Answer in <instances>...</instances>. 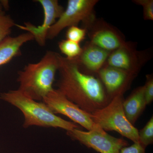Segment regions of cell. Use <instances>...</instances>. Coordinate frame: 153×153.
Returning <instances> with one entry per match:
<instances>
[{"label": "cell", "instance_id": "obj_1", "mask_svg": "<svg viewBox=\"0 0 153 153\" xmlns=\"http://www.w3.org/2000/svg\"><path fill=\"white\" fill-rule=\"evenodd\" d=\"M58 71L57 89L85 112L92 113L111 100L99 79L81 71L74 60L60 55Z\"/></svg>", "mask_w": 153, "mask_h": 153}, {"label": "cell", "instance_id": "obj_21", "mask_svg": "<svg viewBox=\"0 0 153 153\" xmlns=\"http://www.w3.org/2000/svg\"><path fill=\"white\" fill-rule=\"evenodd\" d=\"M146 148L139 143H134L131 146L123 148L119 153H146Z\"/></svg>", "mask_w": 153, "mask_h": 153}, {"label": "cell", "instance_id": "obj_22", "mask_svg": "<svg viewBox=\"0 0 153 153\" xmlns=\"http://www.w3.org/2000/svg\"><path fill=\"white\" fill-rule=\"evenodd\" d=\"M0 4L2 7L3 9L7 10L9 8V1L6 0H1L0 1Z\"/></svg>", "mask_w": 153, "mask_h": 153}, {"label": "cell", "instance_id": "obj_5", "mask_svg": "<svg viewBox=\"0 0 153 153\" xmlns=\"http://www.w3.org/2000/svg\"><path fill=\"white\" fill-rule=\"evenodd\" d=\"M97 0H68L67 7L50 28L47 39L52 40L66 28L77 26L82 22L88 30L95 22L94 9Z\"/></svg>", "mask_w": 153, "mask_h": 153}, {"label": "cell", "instance_id": "obj_13", "mask_svg": "<svg viewBox=\"0 0 153 153\" xmlns=\"http://www.w3.org/2000/svg\"><path fill=\"white\" fill-rule=\"evenodd\" d=\"M34 40L29 33H23L14 37H7L0 44V66L10 62L21 55V48L25 44Z\"/></svg>", "mask_w": 153, "mask_h": 153}, {"label": "cell", "instance_id": "obj_10", "mask_svg": "<svg viewBox=\"0 0 153 153\" xmlns=\"http://www.w3.org/2000/svg\"><path fill=\"white\" fill-rule=\"evenodd\" d=\"M144 53L137 51L134 45L127 44L111 52L105 65L137 74L146 61Z\"/></svg>", "mask_w": 153, "mask_h": 153}, {"label": "cell", "instance_id": "obj_17", "mask_svg": "<svg viewBox=\"0 0 153 153\" xmlns=\"http://www.w3.org/2000/svg\"><path fill=\"white\" fill-rule=\"evenodd\" d=\"M16 25L10 16L4 13L0 14V44L10 34L12 28Z\"/></svg>", "mask_w": 153, "mask_h": 153}, {"label": "cell", "instance_id": "obj_8", "mask_svg": "<svg viewBox=\"0 0 153 153\" xmlns=\"http://www.w3.org/2000/svg\"><path fill=\"white\" fill-rule=\"evenodd\" d=\"M44 10V18L42 25L36 26L30 22H25L24 25L16 24L15 26L33 36L34 40L41 47L46 45L48 31L56 22L64 10V8L57 0H36Z\"/></svg>", "mask_w": 153, "mask_h": 153}, {"label": "cell", "instance_id": "obj_19", "mask_svg": "<svg viewBox=\"0 0 153 153\" xmlns=\"http://www.w3.org/2000/svg\"><path fill=\"white\" fill-rule=\"evenodd\" d=\"M132 1L136 4L143 7V18L145 20H153V0H134Z\"/></svg>", "mask_w": 153, "mask_h": 153}, {"label": "cell", "instance_id": "obj_16", "mask_svg": "<svg viewBox=\"0 0 153 153\" xmlns=\"http://www.w3.org/2000/svg\"><path fill=\"white\" fill-rule=\"evenodd\" d=\"M140 143L146 148L153 143V117L151 118L146 126L139 131Z\"/></svg>", "mask_w": 153, "mask_h": 153}, {"label": "cell", "instance_id": "obj_2", "mask_svg": "<svg viewBox=\"0 0 153 153\" xmlns=\"http://www.w3.org/2000/svg\"><path fill=\"white\" fill-rule=\"evenodd\" d=\"M60 54L48 51L39 62L28 63L18 73L19 90L38 101H43L54 89L55 75L60 64Z\"/></svg>", "mask_w": 153, "mask_h": 153}, {"label": "cell", "instance_id": "obj_24", "mask_svg": "<svg viewBox=\"0 0 153 153\" xmlns=\"http://www.w3.org/2000/svg\"><path fill=\"white\" fill-rule=\"evenodd\" d=\"M19 153V152H17V153Z\"/></svg>", "mask_w": 153, "mask_h": 153}, {"label": "cell", "instance_id": "obj_12", "mask_svg": "<svg viewBox=\"0 0 153 153\" xmlns=\"http://www.w3.org/2000/svg\"><path fill=\"white\" fill-rule=\"evenodd\" d=\"M111 52L88 42L78 57L73 60L81 71L86 74H96L105 65Z\"/></svg>", "mask_w": 153, "mask_h": 153}, {"label": "cell", "instance_id": "obj_7", "mask_svg": "<svg viewBox=\"0 0 153 153\" xmlns=\"http://www.w3.org/2000/svg\"><path fill=\"white\" fill-rule=\"evenodd\" d=\"M66 131L72 140L100 153H119L123 148L128 145L126 140L111 136L104 131H85L74 128Z\"/></svg>", "mask_w": 153, "mask_h": 153}, {"label": "cell", "instance_id": "obj_15", "mask_svg": "<svg viewBox=\"0 0 153 153\" xmlns=\"http://www.w3.org/2000/svg\"><path fill=\"white\" fill-rule=\"evenodd\" d=\"M58 47L60 52L66 56V58L70 60L78 57L82 51V47L79 44L67 39L60 41Z\"/></svg>", "mask_w": 153, "mask_h": 153}, {"label": "cell", "instance_id": "obj_11", "mask_svg": "<svg viewBox=\"0 0 153 153\" xmlns=\"http://www.w3.org/2000/svg\"><path fill=\"white\" fill-rule=\"evenodd\" d=\"M107 94L111 99L124 93L137 74L105 65L97 73Z\"/></svg>", "mask_w": 153, "mask_h": 153}, {"label": "cell", "instance_id": "obj_23", "mask_svg": "<svg viewBox=\"0 0 153 153\" xmlns=\"http://www.w3.org/2000/svg\"><path fill=\"white\" fill-rule=\"evenodd\" d=\"M3 9L1 5V4H0V14L4 13V12H3Z\"/></svg>", "mask_w": 153, "mask_h": 153}, {"label": "cell", "instance_id": "obj_4", "mask_svg": "<svg viewBox=\"0 0 153 153\" xmlns=\"http://www.w3.org/2000/svg\"><path fill=\"white\" fill-rule=\"evenodd\" d=\"M123 94H117L106 106L90 114V116L104 131L117 132L134 143H140L138 131L128 121L124 112Z\"/></svg>", "mask_w": 153, "mask_h": 153}, {"label": "cell", "instance_id": "obj_20", "mask_svg": "<svg viewBox=\"0 0 153 153\" xmlns=\"http://www.w3.org/2000/svg\"><path fill=\"white\" fill-rule=\"evenodd\" d=\"M144 95L146 105L153 100V77L151 74L146 75V81L144 85Z\"/></svg>", "mask_w": 153, "mask_h": 153}, {"label": "cell", "instance_id": "obj_14", "mask_svg": "<svg viewBox=\"0 0 153 153\" xmlns=\"http://www.w3.org/2000/svg\"><path fill=\"white\" fill-rule=\"evenodd\" d=\"M146 104L144 95V85L137 88L123 100V106L126 117L134 126L144 110Z\"/></svg>", "mask_w": 153, "mask_h": 153}, {"label": "cell", "instance_id": "obj_18", "mask_svg": "<svg viewBox=\"0 0 153 153\" xmlns=\"http://www.w3.org/2000/svg\"><path fill=\"white\" fill-rule=\"evenodd\" d=\"M86 32L87 30L85 28H79L77 26H71L66 31V39L79 44L85 39Z\"/></svg>", "mask_w": 153, "mask_h": 153}, {"label": "cell", "instance_id": "obj_6", "mask_svg": "<svg viewBox=\"0 0 153 153\" xmlns=\"http://www.w3.org/2000/svg\"><path fill=\"white\" fill-rule=\"evenodd\" d=\"M42 101L55 114L63 115L88 131H104L94 123L89 114L70 101L57 89L51 91Z\"/></svg>", "mask_w": 153, "mask_h": 153}, {"label": "cell", "instance_id": "obj_9", "mask_svg": "<svg viewBox=\"0 0 153 153\" xmlns=\"http://www.w3.org/2000/svg\"><path fill=\"white\" fill-rule=\"evenodd\" d=\"M88 30L89 42L108 52H112L127 44L121 33L106 22L95 21Z\"/></svg>", "mask_w": 153, "mask_h": 153}, {"label": "cell", "instance_id": "obj_3", "mask_svg": "<svg viewBox=\"0 0 153 153\" xmlns=\"http://www.w3.org/2000/svg\"><path fill=\"white\" fill-rule=\"evenodd\" d=\"M0 99L16 107L22 113L25 119L24 128L36 126L62 128L68 131L79 128L74 123L55 114L43 101L32 99L19 89L0 94Z\"/></svg>", "mask_w": 153, "mask_h": 153}]
</instances>
